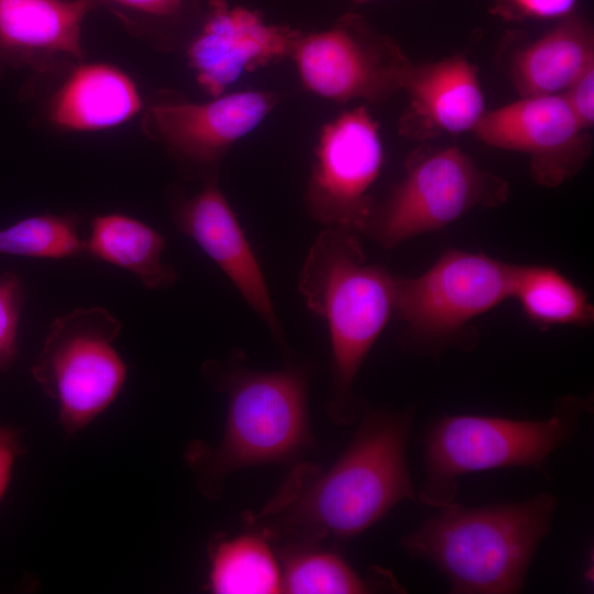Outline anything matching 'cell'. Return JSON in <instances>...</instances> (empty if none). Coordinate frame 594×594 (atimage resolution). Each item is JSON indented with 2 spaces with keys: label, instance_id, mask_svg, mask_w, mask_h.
I'll return each mask as SVG.
<instances>
[{
  "label": "cell",
  "instance_id": "obj_4",
  "mask_svg": "<svg viewBox=\"0 0 594 594\" xmlns=\"http://www.w3.org/2000/svg\"><path fill=\"white\" fill-rule=\"evenodd\" d=\"M307 307L326 320L332 352L329 415L348 425L358 416L356 374L394 314L396 276L370 264L356 233L326 228L310 248L299 280Z\"/></svg>",
  "mask_w": 594,
  "mask_h": 594
},
{
  "label": "cell",
  "instance_id": "obj_20",
  "mask_svg": "<svg viewBox=\"0 0 594 594\" xmlns=\"http://www.w3.org/2000/svg\"><path fill=\"white\" fill-rule=\"evenodd\" d=\"M209 560L208 588L213 593H282V571L266 537L257 531L216 539Z\"/></svg>",
  "mask_w": 594,
  "mask_h": 594
},
{
  "label": "cell",
  "instance_id": "obj_6",
  "mask_svg": "<svg viewBox=\"0 0 594 594\" xmlns=\"http://www.w3.org/2000/svg\"><path fill=\"white\" fill-rule=\"evenodd\" d=\"M121 322L100 307L77 308L50 326L31 372L57 405L59 424L76 436L119 396L127 366L113 346Z\"/></svg>",
  "mask_w": 594,
  "mask_h": 594
},
{
  "label": "cell",
  "instance_id": "obj_7",
  "mask_svg": "<svg viewBox=\"0 0 594 594\" xmlns=\"http://www.w3.org/2000/svg\"><path fill=\"white\" fill-rule=\"evenodd\" d=\"M509 195L507 182L481 169L457 146L415 155L406 174L380 206H375L364 234L385 249L436 231L469 210L503 205Z\"/></svg>",
  "mask_w": 594,
  "mask_h": 594
},
{
  "label": "cell",
  "instance_id": "obj_1",
  "mask_svg": "<svg viewBox=\"0 0 594 594\" xmlns=\"http://www.w3.org/2000/svg\"><path fill=\"white\" fill-rule=\"evenodd\" d=\"M414 411L369 410L328 470L297 465L274 497L246 518L266 538L290 544L348 540L415 497L406 460Z\"/></svg>",
  "mask_w": 594,
  "mask_h": 594
},
{
  "label": "cell",
  "instance_id": "obj_28",
  "mask_svg": "<svg viewBox=\"0 0 594 594\" xmlns=\"http://www.w3.org/2000/svg\"><path fill=\"white\" fill-rule=\"evenodd\" d=\"M20 453L21 442L18 433L13 429L0 427V501L10 485L14 463Z\"/></svg>",
  "mask_w": 594,
  "mask_h": 594
},
{
  "label": "cell",
  "instance_id": "obj_25",
  "mask_svg": "<svg viewBox=\"0 0 594 594\" xmlns=\"http://www.w3.org/2000/svg\"><path fill=\"white\" fill-rule=\"evenodd\" d=\"M106 6L127 25L136 26L139 21L168 19L176 15L184 0H96Z\"/></svg>",
  "mask_w": 594,
  "mask_h": 594
},
{
  "label": "cell",
  "instance_id": "obj_16",
  "mask_svg": "<svg viewBox=\"0 0 594 594\" xmlns=\"http://www.w3.org/2000/svg\"><path fill=\"white\" fill-rule=\"evenodd\" d=\"M96 0H0V62L46 68L80 58L81 28Z\"/></svg>",
  "mask_w": 594,
  "mask_h": 594
},
{
  "label": "cell",
  "instance_id": "obj_9",
  "mask_svg": "<svg viewBox=\"0 0 594 594\" xmlns=\"http://www.w3.org/2000/svg\"><path fill=\"white\" fill-rule=\"evenodd\" d=\"M290 58L309 91L344 103H377L400 91L413 63L389 37L356 16L321 32L300 34Z\"/></svg>",
  "mask_w": 594,
  "mask_h": 594
},
{
  "label": "cell",
  "instance_id": "obj_14",
  "mask_svg": "<svg viewBox=\"0 0 594 594\" xmlns=\"http://www.w3.org/2000/svg\"><path fill=\"white\" fill-rule=\"evenodd\" d=\"M170 210L176 228L219 266L283 344L263 272L217 177L205 180L204 187L193 196L174 191Z\"/></svg>",
  "mask_w": 594,
  "mask_h": 594
},
{
  "label": "cell",
  "instance_id": "obj_29",
  "mask_svg": "<svg viewBox=\"0 0 594 594\" xmlns=\"http://www.w3.org/2000/svg\"><path fill=\"white\" fill-rule=\"evenodd\" d=\"M354 2L356 3H363V2H366V1H370V0H353Z\"/></svg>",
  "mask_w": 594,
  "mask_h": 594
},
{
  "label": "cell",
  "instance_id": "obj_15",
  "mask_svg": "<svg viewBox=\"0 0 594 594\" xmlns=\"http://www.w3.org/2000/svg\"><path fill=\"white\" fill-rule=\"evenodd\" d=\"M402 90L408 96L398 121L405 139L424 141L473 131L486 112L476 68L461 55L413 64Z\"/></svg>",
  "mask_w": 594,
  "mask_h": 594
},
{
  "label": "cell",
  "instance_id": "obj_21",
  "mask_svg": "<svg viewBox=\"0 0 594 594\" xmlns=\"http://www.w3.org/2000/svg\"><path fill=\"white\" fill-rule=\"evenodd\" d=\"M512 297L530 320L543 327L588 326L594 318L585 292L554 268L516 265Z\"/></svg>",
  "mask_w": 594,
  "mask_h": 594
},
{
  "label": "cell",
  "instance_id": "obj_26",
  "mask_svg": "<svg viewBox=\"0 0 594 594\" xmlns=\"http://www.w3.org/2000/svg\"><path fill=\"white\" fill-rule=\"evenodd\" d=\"M582 130L594 123V61L561 92Z\"/></svg>",
  "mask_w": 594,
  "mask_h": 594
},
{
  "label": "cell",
  "instance_id": "obj_19",
  "mask_svg": "<svg viewBox=\"0 0 594 594\" xmlns=\"http://www.w3.org/2000/svg\"><path fill=\"white\" fill-rule=\"evenodd\" d=\"M165 243L146 223L108 213L92 220L86 253L131 272L148 289H161L177 279L175 267L162 258Z\"/></svg>",
  "mask_w": 594,
  "mask_h": 594
},
{
  "label": "cell",
  "instance_id": "obj_11",
  "mask_svg": "<svg viewBox=\"0 0 594 594\" xmlns=\"http://www.w3.org/2000/svg\"><path fill=\"white\" fill-rule=\"evenodd\" d=\"M278 102L271 91L242 90L206 102L161 99L146 111L145 129L190 175L217 177L227 152Z\"/></svg>",
  "mask_w": 594,
  "mask_h": 594
},
{
  "label": "cell",
  "instance_id": "obj_18",
  "mask_svg": "<svg viewBox=\"0 0 594 594\" xmlns=\"http://www.w3.org/2000/svg\"><path fill=\"white\" fill-rule=\"evenodd\" d=\"M594 61L592 29L576 19L517 51L510 78L521 97L561 94Z\"/></svg>",
  "mask_w": 594,
  "mask_h": 594
},
{
  "label": "cell",
  "instance_id": "obj_17",
  "mask_svg": "<svg viewBox=\"0 0 594 594\" xmlns=\"http://www.w3.org/2000/svg\"><path fill=\"white\" fill-rule=\"evenodd\" d=\"M141 106L138 88L125 73L107 64H84L54 96L50 117L66 130L94 131L125 122Z\"/></svg>",
  "mask_w": 594,
  "mask_h": 594
},
{
  "label": "cell",
  "instance_id": "obj_5",
  "mask_svg": "<svg viewBox=\"0 0 594 594\" xmlns=\"http://www.w3.org/2000/svg\"><path fill=\"white\" fill-rule=\"evenodd\" d=\"M588 398H561L546 420H517L480 415H444L424 436L426 476L419 499L432 508L452 503L458 479L504 468H534L575 435Z\"/></svg>",
  "mask_w": 594,
  "mask_h": 594
},
{
  "label": "cell",
  "instance_id": "obj_10",
  "mask_svg": "<svg viewBox=\"0 0 594 594\" xmlns=\"http://www.w3.org/2000/svg\"><path fill=\"white\" fill-rule=\"evenodd\" d=\"M384 160L377 122L364 106L342 112L320 132L305 202L326 226L363 233L375 202L370 190Z\"/></svg>",
  "mask_w": 594,
  "mask_h": 594
},
{
  "label": "cell",
  "instance_id": "obj_24",
  "mask_svg": "<svg viewBox=\"0 0 594 594\" xmlns=\"http://www.w3.org/2000/svg\"><path fill=\"white\" fill-rule=\"evenodd\" d=\"M23 292L18 274L7 272L0 275V371L10 369L16 359Z\"/></svg>",
  "mask_w": 594,
  "mask_h": 594
},
{
  "label": "cell",
  "instance_id": "obj_3",
  "mask_svg": "<svg viewBox=\"0 0 594 594\" xmlns=\"http://www.w3.org/2000/svg\"><path fill=\"white\" fill-rule=\"evenodd\" d=\"M202 372L228 397L218 446L195 441L185 453L204 495L217 496L224 479L240 469L288 462L311 444L305 367L261 372L209 361Z\"/></svg>",
  "mask_w": 594,
  "mask_h": 594
},
{
  "label": "cell",
  "instance_id": "obj_27",
  "mask_svg": "<svg viewBox=\"0 0 594 594\" xmlns=\"http://www.w3.org/2000/svg\"><path fill=\"white\" fill-rule=\"evenodd\" d=\"M575 0H497L495 11L503 18L551 19L568 14Z\"/></svg>",
  "mask_w": 594,
  "mask_h": 594
},
{
  "label": "cell",
  "instance_id": "obj_2",
  "mask_svg": "<svg viewBox=\"0 0 594 594\" xmlns=\"http://www.w3.org/2000/svg\"><path fill=\"white\" fill-rule=\"evenodd\" d=\"M557 507L549 493L474 508L453 501L404 536L400 544L410 558L442 572L452 593H518Z\"/></svg>",
  "mask_w": 594,
  "mask_h": 594
},
{
  "label": "cell",
  "instance_id": "obj_13",
  "mask_svg": "<svg viewBox=\"0 0 594 594\" xmlns=\"http://www.w3.org/2000/svg\"><path fill=\"white\" fill-rule=\"evenodd\" d=\"M300 32L270 25L260 14L211 0L187 58L199 86L212 98L244 74L290 58Z\"/></svg>",
  "mask_w": 594,
  "mask_h": 594
},
{
  "label": "cell",
  "instance_id": "obj_12",
  "mask_svg": "<svg viewBox=\"0 0 594 594\" xmlns=\"http://www.w3.org/2000/svg\"><path fill=\"white\" fill-rule=\"evenodd\" d=\"M472 132L492 147L528 155L531 178L548 188L575 175L592 147L561 94L521 97L486 111Z\"/></svg>",
  "mask_w": 594,
  "mask_h": 594
},
{
  "label": "cell",
  "instance_id": "obj_8",
  "mask_svg": "<svg viewBox=\"0 0 594 594\" xmlns=\"http://www.w3.org/2000/svg\"><path fill=\"white\" fill-rule=\"evenodd\" d=\"M515 264L450 250L424 274L396 276L394 314L411 344L429 352L457 341L476 316L512 297Z\"/></svg>",
  "mask_w": 594,
  "mask_h": 594
},
{
  "label": "cell",
  "instance_id": "obj_23",
  "mask_svg": "<svg viewBox=\"0 0 594 594\" xmlns=\"http://www.w3.org/2000/svg\"><path fill=\"white\" fill-rule=\"evenodd\" d=\"M75 215H37L0 229V254L64 258L86 253Z\"/></svg>",
  "mask_w": 594,
  "mask_h": 594
},
{
  "label": "cell",
  "instance_id": "obj_22",
  "mask_svg": "<svg viewBox=\"0 0 594 594\" xmlns=\"http://www.w3.org/2000/svg\"><path fill=\"white\" fill-rule=\"evenodd\" d=\"M283 556L282 593L355 594L370 586L339 554L316 544H290Z\"/></svg>",
  "mask_w": 594,
  "mask_h": 594
}]
</instances>
